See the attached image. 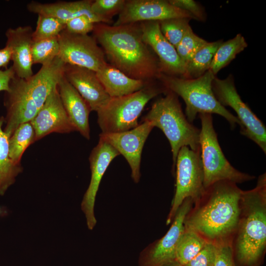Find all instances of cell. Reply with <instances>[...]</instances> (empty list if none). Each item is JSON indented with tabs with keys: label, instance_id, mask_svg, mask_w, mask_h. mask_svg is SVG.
Here are the masks:
<instances>
[{
	"label": "cell",
	"instance_id": "obj_1",
	"mask_svg": "<svg viewBox=\"0 0 266 266\" xmlns=\"http://www.w3.org/2000/svg\"><path fill=\"white\" fill-rule=\"evenodd\" d=\"M241 192L236 183L229 180L205 188L187 213L184 228L207 243L230 245L238 220Z\"/></svg>",
	"mask_w": 266,
	"mask_h": 266
},
{
	"label": "cell",
	"instance_id": "obj_2",
	"mask_svg": "<svg viewBox=\"0 0 266 266\" xmlns=\"http://www.w3.org/2000/svg\"><path fill=\"white\" fill-rule=\"evenodd\" d=\"M94 37L110 65L128 76L149 82L159 78L158 60L144 41L140 24H95Z\"/></svg>",
	"mask_w": 266,
	"mask_h": 266
},
{
	"label": "cell",
	"instance_id": "obj_3",
	"mask_svg": "<svg viewBox=\"0 0 266 266\" xmlns=\"http://www.w3.org/2000/svg\"><path fill=\"white\" fill-rule=\"evenodd\" d=\"M230 247L235 266H261L266 252V176L242 190L237 226Z\"/></svg>",
	"mask_w": 266,
	"mask_h": 266
},
{
	"label": "cell",
	"instance_id": "obj_4",
	"mask_svg": "<svg viewBox=\"0 0 266 266\" xmlns=\"http://www.w3.org/2000/svg\"><path fill=\"white\" fill-rule=\"evenodd\" d=\"M66 64L58 57L41 66L27 79L15 76L9 90L5 92L6 115L3 130L10 137L21 124L30 122L36 116L52 90L64 76Z\"/></svg>",
	"mask_w": 266,
	"mask_h": 266
},
{
	"label": "cell",
	"instance_id": "obj_5",
	"mask_svg": "<svg viewBox=\"0 0 266 266\" xmlns=\"http://www.w3.org/2000/svg\"><path fill=\"white\" fill-rule=\"evenodd\" d=\"M144 121L159 128L167 138L172 154L173 170L181 147L188 146L194 151L200 149V130L188 120L178 96L174 93L167 91L164 97L157 100L143 118Z\"/></svg>",
	"mask_w": 266,
	"mask_h": 266
},
{
	"label": "cell",
	"instance_id": "obj_6",
	"mask_svg": "<svg viewBox=\"0 0 266 266\" xmlns=\"http://www.w3.org/2000/svg\"><path fill=\"white\" fill-rule=\"evenodd\" d=\"M215 75L210 70L201 76L186 79L161 74L159 79L167 91L181 97L186 104V116L192 123L201 113L218 114L229 123L232 128L240 126L237 118L222 106L215 97L212 82Z\"/></svg>",
	"mask_w": 266,
	"mask_h": 266
},
{
	"label": "cell",
	"instance_id": "obj_7",
	"mask_svg": "<svg viewBox=\"0 0 266 266\" xmlns=\"http://www.w3.org/2000/svg\"><path fill=\"white\" fill-rule=\"evenodd\" d=\"M167 90L163 85L149 83L133 93L110 98L97 111V122L101 133H118L130 130L139 124L138 119L146 104L153 98Z\"/></svg>",
	"mask_w": 266,
	"mask_h": 266
},
{
	"label": "cell",
	"instance_id": "obj_8",
	"mask_svg": "<svg viewBox=\"0 0 266 266\" xmlns=\"http://www.w3.org/2000/svg\"><path fill=\"white\" fill-rule=\"evenodd\" d=\"M201 122L200 133V158L203 171L204 189L222 180L241 183L255 176L235 169L226 158L214 129L212 114H199Z\"/></svg>",
	"mask_w": 266,
	"mask_h": 266
},
{
	"label": "cell",
	"instance_id": "obj_9",
	"mask_svg": "<svg viewBox=\"0 0 266 266\" xmlns=\"http://www.w3.org/2000/svg\"><path fill=\"white\" fill-rule=\"evenodd\" d=\"M175 166L176 189L166 219V225L172 222L186 199H191L194 203L204 190L200 149L194 151L188 146L181 147L177 156Z\"/></svg>",
	"mask_w": 266,
	"mask_h": 266
},
{
	"label": "cell",
	"instance_id": "obj_10",
	"mask_svg": "<svg viewBox=\"0 0 266 266\" xmlns=\"http://www.w3.org/2000/svg\"><path fill=\"white\" fill-rule=\"evenodd\" d=\"M212 90L218 101L224 107L229 106L237 114L240 133L266 152V129L263 122L241 100L235 88L233 75L221 79L215 77Z\"/></svg>",
	"mask_w": 266,
	"mask_h": 266
},
{
	"label": "cell",
	"instance_id": "obj_11",
	"mask_svg": "<svg viewBox=\"0 0 266 266\" xmlns=\"http://www.w3.org/2000/svg\"><path fill=\"white\" fill-rule=\"evenodd\" d=\"M58 39V57L66 65L96 72L107 63L104 53L94 36L72 33L65 29L59 34Z\"/></svg>",
	"mask_w": 266,
	"mask_h": 266
},
{
	"label": "cell",
	"instance_id": "obj_12",
	"mask_svg": "<svg viewBox=\"0 0 266 266\" xmlns=\"http://www.w3.org/2000/svg\"><path fill=\"white\" fill-rule=\"evenodd\" d=\"M193 204L190 198L183 201L165 235L142 251L140 266H166L176 262V249L184 230V219Z\"/></svg>",
	"mask_w": 266,
	"mask_h": 266
},
{
	"label": "cell",
	"instance_id": "obj_13",
	"mask_svg": "<svg viewBox=\"0 0 266 266\" xmlns=\"http://www.w3.org/2000/svg\"><path fill=\"white\" fill-rule=\"evenodd\" d=\"M154 128L150 122L144 121L141 124L129 131L118 133H100L99 135L126 159L131 169L132 179L136 183L139 182L141 176L142 149Z\"/></svg>",
	"mask_w": 266,
	"mask_h": 266
},
{
	"label": "cell",
	"instance_id": "obj_14",
	"mask_svg": "<svg viewBox=\"0 0 266 266\" xmlns=\"http://www.w3.org/2000/svg\"><path fill=\"white\" fill-rule=\"evenodd\" d=\"M119 155L115 148L100 137L98 143L90 154L89 160L91 171V180L81 203V208L85 215L87 225L90 230H92L97 223L94 208L101 180L110 163Z\"/></svg>",
	"mask_w": 266,
	"mask_h": 266
},
{
	"label": "cell",
	"instance_id": "obj_15",
	"mask_svg": "<svg viewBox=\"0 0 266 266\" xmlns=\"http://www.w3.org/2000/svg\"><path fill=\"white\" fill-rule=\"evenodd\" d=\"M175 18H194L188 12L172 5L168 0H126L118 18L113 24L118 26L145 21H162Z\"/></svg>",
	"mask_w": 266,
	"mask_h": 266
},
{
	"label": "cell",
	"instance_id": "obj_16",
	"mask_svg": "<svg viewBox=\"0 0 266 266\" xmlns=\"http://www.w3.org/2000/svg\"><path fill=\"white\" fill-rule=\"evenodd\" d=\"M140 27L144 41L158 57L161 74L182 77L185 65L175 48L163 35L158 21L140 22Z\"/></svg>",
	"mask_w": 266,
	"mask_h": 266
},
{
	"label": "cell",
	"instance_id": "obj_17",
	"mask_svg": "<svg viewBox=\"0 0 266 266\" xmlns=\"http://www.w3.org/2000/svg\"><path fill=\"white\" fill-rule=\"evenodd\" d=\"M35 132V141L53 133L75 131L60 98L58 85L51 92L36 116L31 121Z\"/></svg>",
	"mask_w": 266,
	"mask_h": 266
},
{
	"label": "cell",
	"instance_id": "obj_18",
	"mask_svg": "<svg viewBox=\"0 0 266 266\" xmlns=\"http://www.w3.org/2000/svg\"><path fill=\"white\" fill-rule=\"evenodd\" d=\"M64 75L86 101L91 111L97 112L110 99L94 70L66 64Z\"/></svg>",
	"mask_w": 266,
	"mask_h": 266
},
{
	"label": "cell",
	"instance_id": "obj_19",
	"mask_svg": "<svg viewBox=\"0 0 266 266\" xmlns=\"http://www.w3.org/2000/svg\"><path fill=\"white\" fill-rule=\"evenodd\" d=\"M33 30L30 26L9 28L5 32V46L11 52V66L15 76L27 79L33 75L32 46Z\"/></svg>",
	"mask_w": 266,
	"mask_h": 266
},
{
	"label": "cell",
	"instance_id": "obj_20",
	"mask_svg": "<svg viewBox=\"0 0 266 266\" xmlns=\"http://www.w3.org/2000/svg\"><path fill=\"white\" fill-rule=\"evenodd\" d=\"M58 89L63 106L75 131L87 139H90L89 117L91 111L88 104L64 75L58 84Z\"/></svg>",
	"mask_w": 266,
	"mask_h": 266
},
{
	"label": "cell",
	"instance_id": "obj_21",
	"mask_svg": "<svg viewBox=\"0 0 266 266\" xmlns=\"http://www.w3.org/2000/svg\"><path fill=\"white\" fill-rule=\"evenodd\" d=\"M92 1H61L46 3L32 1L27 4V8L31 12L37 15L53 17L65 23L73 18L81 16L88 17L95 23H101L91 11Z\"/></svg>",
	"mask_w": 266,
	"mask_h": 266
},
{
	"label": "cell",
	"instance_id": "obj_22",
	"mask_svg": "<svg viewBox=\"0 0 266 266\" xmlns=\"http://www.w3.org/2000/svg\"><path fill=\"white\" fill-rule=\"evenodd\" d=\"M96 72L110 98L133 93L142 89L149 83L131 78L108 63Z\"/></svg>",
	"mask_w": 266,
	"mask_h": 266
},
{
	"label": "cell",
	"instance_id": "obj_23",
	"mask_svg": "<svg viewBox=\"0 0 266 266\" xmlns=\"http://www.w3.org/2000/svg\"><path fill=\"white\" fill-rule=\"evenodd\" d=\"M4 117H0V195L3 196L23 171L21 164L12 161L9 155V136L3 130Z\"/></svg>",
	"mask_w": 266,
	"mask_h": 266
},
{
	"label": "cell",
	"instance_id": "obj_24",
	"mask_svg": "<svg viewBox=\"0 0 266 266\" xmlns=\"http://www.w3.org/2000/svg\"><path fill=\"white\" fill-rule=\"evenodd\" d=\"M222 42V40L207 42L199 49L185 65V73L182 78H196L208 70L215 53Z\"/></svg>",
	"mask_w": 266,
	"mask_h": 266
},
{
	"label": "cell",
	"instance_id": "obj_25",
	"mask_svg": "<svg viewBox=\"0 0 266 266\" xmlns=\"http://www.w3.org/2000/svg\"><path fill=\"white\" fill-rule=\"evenodd\" d=\"M247 46L244 37L240 33L233 38L222 42L215 53L209 70L216 75Z\"/></svg>",
	"mask_w": 266,
	"mask_h": 266
},
{
	"label": "cell",
	"instance_id": "obj_26",
	"mask_svg": "<svg viewBox=\"0 0 266 266\" xmlns=\"http://www.w3.org/2000/svg\"><path fill=\"white\" fill-rule=\"evenodd\" d=\"M35 141L34 130L30 122L20 125L9 138V155L13 162L21 164L23 154Z\"/></svg>",
	"mask_w": 266,
	"mask_h": 266
},
{
	"label": "cell",
	"instance_id": "obj_27",
	"mask_svg": "<svg viewBox=\"0 0 266 266\" xmlns=\"http://www.w3.org/2000/svg\"><path fill=\"white\" fill-rule=\"evenodd\" d=\"M207 242L193 231L184 228L176 249V262L185 265L194 258Z\"/></svg>",
	"mask_w": 266,
	"mask_h": 266
},
{
	"label": "cell",
	"instance_id": "obj_28",
	"mask_svg": "<svg viewBox=\"0 0 266 266\" xmlns=\"http://www.w3.org/2000/svg\"><path fill=\"white\" fill-rule=\"evenodd\" d=\"M60 50L58 37L33 41L32 57L33 64L42 66L49 63L58 56Z\"/></svg>",
	"mask_w": 266,
	"mask_h": 266
},
{
	"label": "cell",
	"instance_id": "obj_29",
	"mask_svg": "<svg viewBox=\"0 0 266 266\" xmlns=\"http://www.w3.org/2000/svg\"><path fill=\"white\" fill-rule=\"evenodd\" d=\"M190 20L188 18H175L159 22L163 35L175 48L191 28Z\"/></svg>",
	"mask_w": 266,
	"mask_h": 266
},
{
	"label": "cell",
	"instance_id": "obj_30",
	"mask_svg": "<svg viewBox=\"0 0 266 266\" xmlns=\"http://www.w3.org/2000/svg\"><path fill=\"white\" fill-rule=\"evenodd\" d=\"M66 29V23L51 16L38 15L35 29L32 34L33 40L38 41L58 37Z\"/></svg>",
	"mask_w": 266,
	"mask_h": 266
},
{
	"label": "cell",
	"instance_id": "obj_31",
	"mask_svg": "<svg viewBox=\"0 0 266 266\" xmlns=\"http://www.w3.org/2000/svg\"><path fill=\"white\" fill-rule=\"evenodd\" d=\"M125 0H93L91 5L92 13L101 23H112V17L121 11Z\"/></svg>",
	"mask_w": 266,
	"mask_h": 266
},
{
	"label": "cell",
	"instance_id": "obj_32",
	"mask_svg": "<svg viewBox=\"0 0 266 266\" xmlns=\"http://www.w3.org/2000/svg\"><path fill=\"white\" fill-rule=\"evenodd\" d=\"M207 42V41L196 34L191 27L175 49L179 57L186 65Z\"/></svg>",
	"mask_w": 266,
	"mask_h": 266
},
{
	"label": "cell",
	"instance_id": "obj_33",
	"mask_svg": "<svg viewBox=\"0 0 266 266\" xmlns=\"http://www.w3.org/2000/svg\"><path fill=\"white\" fill-rule=\"evenodd\" d=\"M217 246L207 243L200 252L183 266H214Z\"/></svg>",
	"mask_w": 266,
	"mask_h": 266
},
{
	"label": "cell",
	"instance_id": "obj_34",
	"mask_svg": "<svg viewBox=\"0 0 266 266\" xmlns=\"http://www.w3.org/2000/svg\"><path fill=\"white\" fill-rule=\"evenodd\" d=\"M95 23L89 18L81 16L73 18L66 23V30L77 34H88L93 31Z\"/></svg>",
	"mask_w": 266,
	"mask_h": 266
},
{
	"label": "cell",
	"instance_id": "obj_35",
	"mask_svg": "<svg viewBox=\"0 0 266 266\" xmlns=\"http://www.w3.org/2000/svg\"><path fill=\"white\" fill-rule=\"evenodd\" d=\"M173 6L190 13L194 19L204 21L205 18L204 10L197 2L193 0H169Z\"/></svg>",
	"mask_w": 266,
	"mask_h": 266
},
{
	"label": "cell",
	"instance_id": "obj_36",
	"mask_svg": "<svg viewBox=\"0 0 266 266\" xmlns=\"http://www.w3.org/2000/svg\"><path fill=\"white\" fill-rule=\"evenodd\" d=\"M214 266H235L229 245L217 246Z\"/></svg>",
	"mask_w": 266,
	"mask_h": 266
},
{
	"label": "cell",
	"instance_id": "obj_37",
	"mask_svg": "<svg viewBox=\"0 0 266 266\" xmlns=\"http://www.w3.org/2000/svg\"><path fill=\"white\" fill-rule=\"evenodd\" d=\"M15 75L11 66L4 70L0 69V92L8 91L10 81Z\"/></svg>",
	"mask_w": 266,
	"mask_h": 266
},
{
	"label": "cell",
	"instance_id": "obj_38",
	"mask_svg": "<svg viewBox=\"0 0 266 266\" xmlns=\"http://www.w3.org/2000/svg\"><path fill=\"white\" fill-rule=\"evenodd\" d=\"M11 61V52L10 49L6 46L0 49V69L7 68V66Z\"/></svg>",
	"mask_w": 266,
	"mask_h": 266
},
{
	"label": "cell",
	"instance_id": "obj_39",
	"mask_svg": "<svg viewBox=\"0 0 266 266\" xmlns=\"http://www.w3.org/2000/svg\"><path fill=\"white\" fill-rule=\"evenodd\" d=\"M183 266L181 265H180V264L178 263L177 262H175L173 263H171L169 265H168L167 266Z\"/></svg>",
	"mask_w": 266,
	"mask_h": 266
}]
</instances>
